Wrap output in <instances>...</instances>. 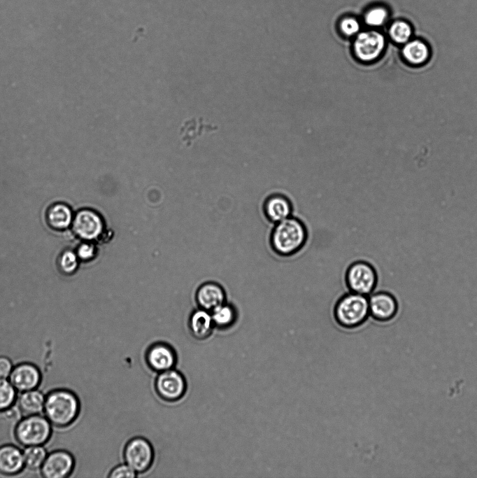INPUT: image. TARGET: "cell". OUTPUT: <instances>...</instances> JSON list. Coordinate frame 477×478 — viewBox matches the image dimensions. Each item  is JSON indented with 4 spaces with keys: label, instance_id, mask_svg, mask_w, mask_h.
Returning <instances> with one entry per match:
<instances>
[{
    "label": "cell",
    "instance_id": "1",
    "mask_svg": "<svg viewBox=\"0 0 477 478\" xmlns=\"http://www.w3.org/2000/svg\"><path fill=\"white\" fill-rule=\"evenodd\" d=\"M308 232L304 223L293 216L274 224L269 242L271 250L283 258L299 253L306 245Z\"/></svg>",
    "mask_w": 477,
    "mask_h": 478
},
{
    "label": "cell",
    "instance_id": "2",
    "mask_svg": "<svg viewBox=\"0 0 477 478\" xmlns=\"http://www.w3.org/2000/svg\"><path fill=\"white\" fill-rule=\"evenodd\" d=\"M80 403L73 391L58 388L49 392L45 398L43 412L50 423L57 428L71 425L78 418Z\"/></svg>",
    "mask_w": 477,
    "mask_h": 478
},
{
    "label": "cell",
    "instance_id": "3",
    "mask_svg": "<svg viewBox=\"0 0 477 478\" xmlns=\"http://www.w3.org/2000/svg\"><path fill=\"white\" fill-rule=\"evenodd\" d=\"M333 315L342 328L353 329L362 325L370 316L368 296L348 291L336 300Z\"/></svg>",
    "mask_w": 477,
    "mask_h": 478
},
{
    "label": "cell",
    "instance_id": "4",
    "mask_svg": "<svg viewBox=\"0 0 477 478\" xmlns=\"http://www.w3.org/2000/svg\"><path fill=\"white\" fill-rule=\"evenodd\" d=\"M51 425L46 417L39 414L26 416L15 428V440L24 447L43 445L51 437Z\"/></svg>",
    "mask_w": 477,
    "mask_h": 478
},
{
    "label": "cell",
    "instance_id": "5",
    "mask_svg": "<svg viewBox=\"0 0 477 478\" xmlns=\"http://www.w3.org/2000/svg\"><path fill=\"white\" fill-rule=\"evenodd\" d=\"M345 283L348 291L369 296L377 286V272L367 261H355L346 271Z\"/></svg>",
    "mask_w": 477,
    "mask_h": 478
},
{
    "label": "cell",
    "instance_id": "6",
    "mask_svg": "<svg viewBox=\"0 0 477 478\" xmlns=\"http://www.w3.org/2000/svg\"><path fill=\"white\" fill-rule=\"evenodd\" d=\"M385 38L376 30L359 32L353 43V53L360 63L371 64L377 61L385 48Z\"/></svg>",
    "mask_w": 477,
    "mask_h": 478
},
{
    "label": "cell",
    "instance_id": "7",
    "mask_svg": "<svg viewBox=\"0 0 477 478\" xmlns=\"http://www.w3.org/2000/svg\"><path fill=\"white\" fill-rule=\"evenodd\" d=\"M154 457L152 446L148 440L143 437H134L124 447L125 463L137 474L148 470L152 465Z\"/></svg>",
    "mask_w": 477,
    "mask_h": 478
},
{
    "label": "cell",
    "instance_id": "8",
    "mask_svg": "<svg viewBox=\"0 0 477 478\" xmlns=\"http://www.w3.org/2000/svg\"><path fill=\"white\" fill-rule=\"evenodd\" d=\"M74 234L81 239L92 241L99 239L104 232L101 216L92 209H82L74 216L71 223Z\"/></svg>",
    "mask_w": 477,
    "mask_h": 478
},
{
    "label": "cell",
    "instance_id": "9",
    "mask_svg": "<svg viewBox=\"0 0 477 478\" xmlns=\"http://www.w3.org/2000/svg\"><path fill=\"white\" fill-rule=\"evenodd\" d=\"M155 388L162 399L168 402H175L184 396L187 383L180 372L171 369L159 373L155 379Z\"/></svg>",
    "mask_w": 477,
    "mask_h": 478
},
{
    "label": "cell",
    "instance_id": "10",
    "mask_svg": "<svg viewBox=\"0 0 477 478\" xmlns=\"http://www.w3.org/2000/svg\"><path fill=\"white\" fill-rule=\"evenodd\" d=\"M75 467V459L66 450H55L47 455L41 474L45 478H65L70 476Z\"/></svg>",
    "mask_w": 477,
    "mask_h": 478
},
{
    "label": "cell",
    "instance_id": "11",
    "mask_svg": "<svg viewBox=\"0 0 477 478\" xmlns=\"http://www.w3.org/2000/svg\"><path fill=\"white\" fill-rule=\"evenodd\" d=\"M368 298L369 315L374 320L389 321L397 315L398 302L392 293L386 291L372 293Z\"/></svg>",
    "mask_w": 477,
    "mask_h": 478
},
{
    "label": "cell",
    "instance_id": "12",
    "mask_svg": "<svg viewBox=\"0 0 477 478\" xmlns=\"http://www.w3.org/2000/svg\"><path fill=\"white\" fill-rule=\"evenodd\" d=\"M148 367L158 373L173 369L177 362L175 350L168 344L157 342L152 344L145 353Z\"/></svg>",
    "mask_w": 477,
    "mask_h": 478
},
{
    "label": "cell",
    "instance_id": "13",
    "mask_svg": "<svg viewBox=\"0 0 477 478\" xmlns=\"http://www.w3.org/2000/svg\"><path fill=\"white\" fill-rule=\"evenodd\" d=\"M262 212L265 218L274 225L292 216V203L286 195L273 193L264 199Z\"/></svg>",
    "mask_w": 477,
    "mask_h": 478
},
{
    "label": "cell",
    "instance_id": "14",
    "mask_svg": "<svg viewBox=\"0 0 477 478\" xmlns=\"http://www.w3.org/2000/svg\"><path fill=\"white\" fill-rule=\"evenodd\" d=\"M10 381L20 392L36 389L41 381L39 369L30 363H22L14 367L9 375Z\"/></svg>",
    "mask_w": 477,
    "mask_h": 478
},
{
    "label": "cell",
    "instance_id": "15",
    "mask_svg": "<svg viewBox=\"0 0 477 478\" xmlns=\"http://www.w3.org/2000/svg\"><path fill=\"white\" fill-rule=\"evenodd\" d=\"M196 299L201 309L212 312L225 303L226 296L220 285L208 282L199 288Z\"/></svg>",
    "mask_w": 477,
    "mask_h": 478
},
{
    "label": "cell",
    "instance_id": "16",
    "mask_svg": "<svg viewBox=\"0 0 477 478\" xmlns=\"http://www.w3.org/2000/svg\"><path fill=\"white\" fill-rule=\"evenodd\" d=\"M24 467L23 452L15 445L0 447V474L12 476L20 473Z\"/></svg>",
    "mask_w": 477,
    "mask_h": 478
},
{
    "label": "cell",
    "instance_id": "17",
    "mask_svg": "<svg viewBox=\"0 0 477 478\" xmlns=\"http://www.w3.org/2000/svg\"><path fill=\"white\" fill-rule=\"evenodd\" d=\"M401 55L406 62L412 66H421L429 59L430 52L427 45L421 40L408 41L401 50Z\"/></svg>",
    "mask_w": 477,
    "mask_h": 478
},
{
    "label": "cell",
    "instance_id": "18",
    "mask_svg": "<svg viewBox=\"0 0 477 478\" xmlns=\"http://www.w3.org/2000/svg\"><path fill=\"white\" fill-rule=\"evenodd\" d=\"M214 325L212 316L202 309L195 311L189 321L190 332L198 339L208 338L211 335Z\"/></svg>",
    "mask_w": 477,
    "mask_h": 478
},
{
    "label": "cell",
    "instance_id": "19",
    "mask_svg": "<svg viewBox=\"0 0 477 478\" xmlns=\"http://www.w3.org/2000/svg\"><path fill=\"white\" fill-rule=\"evenodd\" d=\"M45 398V396L38 390L24 391L17 399V405L26 416L40 414L44 409Z\"/></svg>",
    "mask_w": 477,
    "mask_h": 478
},
{
    "label": "cell",
    "instance_id": "20",
    "mask_svg": "<svg viewBox=\"0 0 477 478\" xmlns=\"http://www.w3.org/2000/svg\"><path fill=\"white\" fill-rule=\"evenodd\" d=\"M73 216L69 206L57 203L48 209L46 219L48 225L54 230H64L71 225Z\"/></svg>",
    "mask_w": 477,
    "mask_h": 478
},
{
    "label": "cell",
    "instance_id": "21",
    "mask_svg": "<svg viewBox=\"0 0 477 478\" xmlns=\"http://www.w3.org/2000/svg\"><path fill=\"white\" fill-rule=\"evenodd\" d=\"M46 456V450L41 445L27 447L23 451L24 466L31 470L40 469Z\"/></svg>",
    "mask_w": 477,
    "mask_h": 478
},
{
    "label": "cell",
    "instance_id": "22",
    "mask_svg": "<svg viewBox=\"0 0 477 478\" xmlns=\"http://www.w3.org/2000/svg\"><path fill=\"white\" fill-rule=\"evenodd\" d=\"M211 316L214 325L220 328L232 326L237 317L236 309L225 303L212 311Z\"/></svg>",
    "mask_w": 477,
    "mask_h": 478
},
{
    "label": "cell",
    "instance_id": "23",
    "mask_svg": "<svg viewBox=\"0 0 477 478\" xmlns=\"http://www.w3.org/2000/svg\"><path fill=\"white\" fill-rule=\"evenodd\" d=\"M16 389L6 378H0V412L8 411L15 402Z\"/></svg>",
    "mask_w": 477,
    "mask_h": 478
},
{
    "label": "cell",
    "instance_id": "24",
    "mask_svg": "<svg viewBox=\"0 0 477 478\" xmlns=\"http://www.w3.org/2000/svg\"><path fill=\"white\" fill-rule=\"evenodd\" d=\"M411 35V27L404 21H396L389 28L390 37L398 44H405L410 40Z\"/></svg>",
    "mask_w": 477,
    "mask_h": 478
},
{
    "label": "cell",
    "instance_id": "25",
    "mask_svg": "<svg viewBox=\"0 0 477 478\" xmlns=\"http://www.w3.org/2000/svg\"><path fill=\"white\" fill-rule=\"evenodd\" d=\"M388 13L386 8L382 6H376L367 10L364 15V21L370 27H380L385 22Z\"/></svg>",
    "mask_w": 477,
    "mask_h": 478
},
{
    "label": "cell",
    "instance_id": "26",
    "mask_svg": "<svg viewBox=\"0 0 477 478\" xmlns=\"http://www.w3.org/2000/svg\"><path fill=\"white\" fill-rule=\"evenodd\" d=\"M79 259L76 253L66 250L61 253L58 265L60 270L66 274H73L78 268Z\"/></svg>",
    "mask_w": 477,
    "mask_h": 478
},
{
    "label": "cell",
    "instance_id": "27",
    "mask_svg": "<svg viewBox=\"0 0 477 478\" xmlns=\"http://www.w3.org/2000/svg\"><path fill=\"white\" fill-rule=\"evenodd\" d=\"M339 29L345 36L353 37L359 32L360 24L355 17H346L341 20Z\"/></svg>",
    "mask_w": 477,
    "mask_h": 478
},
{
    "label": "cell",
    "instance_id": "28",
    "mask_svg": "<svg viewBox=\"0 0 477 478\" xmlns=\"http://www.w3.org/2000/svg\"><path fill=\"white\" fill-rule=\"evenodd\" d=\"M97 248L92 241H85L80 244L76 250V255L79 260L89 261L94 258L97 255Z\"/></svg>",
    "mask_w": 477,
    "mask_h": 478
},
{
    "label": "cell",
    "instance_id": "29",
    "mask_svg": "<svg viewBox=\"0 0 477 478\" xmlns=\"http://www.w3.org/2000/svg\"><path fill=\"white\" fill-rule=\"evenodd\" d=\"M137 476V473L127 464H122L114 468L109 473L108 477L111 478L127 477L134 478Z\"/></svg>",
    "mask_w": 477,
    "mask_h": 478
},
{
    "label": "cell",
    "instance_id": "30",
    "mask_svg": "<svg viewBox=\"0 0 477 478\" xmlns=\"http://www.w3.org/2000/svg\"><path fill=\"white\" fill-rule=\"evenodd\" d=\"M13 364L11 360L6 356H0V378L8 377L12 370Z\"/></svg>",
    "mask_w": 477,
    "mask_h": 478
}]
</instances>
